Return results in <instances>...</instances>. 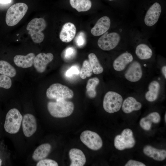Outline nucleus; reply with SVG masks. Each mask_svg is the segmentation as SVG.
<instances>
[{"label": "nucleus", "instance_id": "1", "mask_svg": "<svg viewBox=\"0 0 166 166\" xmlns=\"http://www.w3.org/2000/svg\"><path fill=\"white\" fill-rule=\"evenodd\" d=\"M47 107L50 114L56 118L69 116L72 113L74 109L73 103L64 99L57 100L55 102H49Z\"/></svg>", "mask_w": 166, "mask_h": 166}, {"label": "nucleus", "instance_id": "2", "mask_svg": "<svg viewBox=\"0 0 166 166\" xmlns=\"http://www.w3.org/2000/svg\"><path fill=\"white\" fill-rule=\"evenodd\" d=\"M28 9L27 5L24 3H17L11 6L6 14L7 25L11 26L17 24L25 15Z\"/></svg>", "mask_w": 166, "mask_h": 166}, {"label": "nucleus", "instance_id": "3", "mask_svg": "<svg viewBox=\"0 0 166 166\" xmlns=\"http://www.w3.org/2000/svg\"><path fill=\"white\" fill-rule=\"evenodd\" d=\"M46 26V22L42 18H35L30 21L27 25L26 30L33 41L39 43L42 42L44 38V35L42 32Z\"/></svg>", "mask_w": 166, "mask_h": 166}, {"label": "nucleus", "instance_id": "4", "mask_svg": "<svg viewBox=\"0 0 166 166\" xmlns=\"http://www.w3.org/2000/svg\"><path fill=\"white\" fill-rule=\"evenodd\" d=\"M23 117L19 111L13 108L9 111L5 118L4 128L10 134H15L20 128Z\"/></svg>", "mask_w": 166, "mask_h": 166}, {"label": "nucleus", "instance_id": "5", "mask_svg": "<svg viewBox=\"0 0 166 166\" xmlns=\"http://www.w3.org/2000/svg\"><path fill=\"white\" fill-rule=\"evenodd\" d=\"M123 98L119 93L109 91L105 95L103 102L104 109L107 113H113L119 111L123 102Z\"/></svg>", "mask_w": 166, "mask_h": 166}, {"label": "nucleus", "instance_id": "6", "mask_svg": "<svg viewBox=\"0 0 166 166\" xmlns=\"http://www.w3.org/2000/svg\"><path fill=\"white\" fill-rule=\"evenodd\" d=\"M46 95L48 98L56 100L72 98L74 93L67 86L58 83L51 85L47 89Z\"/></svg>", "mask_w": 166, "mask_h": 166}, {"label": "nucleus", "instance_id": "7", "mask_svg": "<svg viewBox=\"0 0 166 166\" xmlns=\"http://www.w3.org/2000/svg\"><path fill=\"white\" fill-rule=\"evenodd\" d=\"M136 141L133 136L132 130L126 128L123 130L121 134L116 136L114 140V145L119 150L133 148Z\"/></svg>", "mask_w": 166, "mask_h": 166}, {"label": "nucleus", "instance_id": "8", "mask_svg": "<svg viewBox=\"0 0 166 166\" xmlns=\"http://www.w3.org/2000/svg\"><path fill=\"white\" fill-rule=\"evenodd\" d=\"M81 142L87 147L93 150H97L102 146L103 142L100 136L97 133L90 131L85 130L80 135Z\"/></svg>", "mask_w": 166, "mask_h": 166}, {"label": "nucleus", "instance_id": "9", "mask_svg": "<svg viewBox=\"0 0 166 166\" xmlns=\"http://www.w3.org/2000/svg\"><path fill=\"white\" fill-rule=\"evenodd\" d=\"M121 39L120 34L116 32L105 33L98 39L97 45L101 49L108 51L116 47Z\"/></svg>", "mask_w": 166, "mask_h": 166}, {"label": "nucleus", "instance_id": "10", "mask_svg": "<svg viewBox=\"0 0 166 166\" xmlns=\"http://www.w3.org/2000/svg\"><path fill=\"white\" fill-rule=\"evenodd\" d=\"M143 76V70L140 63L137 61H133L125 71L124 76L128 81L135 82L139 81Z\"/></svg>", "mask_w": 166, "mask_h": 166}, {"label": "nucleus", "instance_id": "11", "mask_svg": "<svg viewBox=\"0 0 166 166\" xmlns=\"http://www.w3.org/2000/svg\"><path fill=\"white\" fill-rule=\"evenodd\" d=\"M161 7L157 2L154 3L146 12L144 22L148 26H154L157 22L161 12Z\"/></svg>", "mask_w": 166, "mask_h": 166}, {"label": "nucleus", "instance_id": "12", "mask_svg": "<svg viewBox=\"0 0 166 166\" xmlns=\"http://www.w3.org/2000/svg\"><path fill=\"white\" fill-rule=\"evenodd\" d=\"M22 126L24 134L27 137H30L36 132L37 124L35 117L32 114L27 113L23 116Z\"/></svg>", "mask_w": 166, "mask_h": 166}, {"label": "nucleus", "instance_id": "13", "mask_svg": "<svg viewBox=\"0 0 166 166\" xmlns=\"http://www.w3.org/2000/svg\"><path fill=\"white\" fill-rule=\"evenodd\" d=\"M53 58V56L51 53H39L34 59V66L38 72L43 73L45 70L47 64L52 61Z\"/></svg>", "mask_w": 166, "mask_h": 166}, {"label": "nucleus", "instance_id": "14", "mask_svg": "<svg viewBox=\"0 0 166 166\" xmlns=\"http://www.w3.org/2000/svg\"><path fill=\"white\" fill-rule=\"evenodd\" d=\"M111 25L110 18L104 16L99 18L91 30L92 34L97 36L102 35L109 30Z\"/></svg>", "mask_w": 166, "mask_h": 166}, {"label": "nucleus", "instance_id": "15", "mask_svg": "<svg viewBox=\"0 0 166 166\" xmlns=\"http://www.w3.org/2000/svg\"><path fill=\"white\" fill-rule=\"evenodd\" d=\"M133 60V57L130 53L125 52L117 57L113 63V67L117 71L124 70L127 65Z\"/></svg>", "mask_w": 166, "mask_h": 166}, {"label": "nucleus", "instance_id": "16", "mask_svg": "<svg viewBox=\"0 0 166 166\" xmlns=\"http://www.w3.org/2000/svg\"><path fill=\"white\" fill-rule=\"evenodd\" d=\"M76 32V28L73 24L70 22L66 23L63 26L60 31V38L63 42H69L75 37Z\"/></svg>", "mask_w": 166, "mask_h": 166}, {"label": "nucleus", "instance_id": "17", "mask_svg": "<svg viewBox=\"0 0 166 166\" xmlns=\"http://www.w3.org/2000/svg\"><path fill=\"white\" fill-rule=\"evenodd\" d=\"M69 156L71 162L70 166H83L86 162L85 155L79 149H71L69 152Z\"/></svg>", "mask_w": 166, "mask_h": 166}, {"label": "nucleus", "instance_id": "18", "mask_svg": "<svg viewBox=\"0 0 166 166\" xmlns=\"http://www.w3.org/2000/svg\"><path fill=\"white\" fill-rule=\"evenodd\" d=\"M35 56V54L33 53H29L25 56L18 55L14 57V61L17 66L26 68L32 66Z\"/></svg>", "mask_w": 166, "mask_h": 166}, {"label": "nucleus", "instance_id": "19", "mask_svg": "<svg viewBox=\"0 0 166 166\" xmlns=\"http://www.w3.org/2000/svg\"><path fill=\"white\" fill-rule=\"evenodd\" d=\"M144 153L147 156L157 161H162L166 157V151L156 148L151 146L147 145L144 148Z\"/></svg>", "mask_w": 166, "mask_h": 166}, {"label": "nucleus", "instance_id": "20", "mask_svg": "<svg viewBox=\"0 0 166 166\" xmlns=\"http://www.w3.org/2000/svg\"><path fill=\"white\" fill-rule=\"evenodd\" d=\"M121 107L124 113H128L133 111L140 109L142 107V105L134 97H129L124 100Z\"/></svg>", "mask_w": 166, "mask_h": 166}, {"label": "nucleus", "instance_id": "21", "mask_svg": "<svg viewBox=\"0 0 166 166\" xmlns=\"http://www.w3.org/2000/svg\"><path fill=\"white\" fill-rule=\"evenodd\" d=\"M160 88L159 83L156 81H151L148 86V91L145 94V97L147 101L153 102L158 97Z\"/></svg>", "mask_w": 166, "mask_h": 166}, {"label": "nucleus", "instance_id": "22", "mask_svg": "<svg viewBox=\"0 0 166 166\" xmlns=\"http://www.w3.org/2000/svg\"><path fill=\"white\" fill-rule=\"evenodd\" d=\"M51 149V145L45 143L38 146L35 150L32 155V158L36 161L44 159L50 153Z\"/></svg>", "mask_w": 166, "mask_h": 166}, {"label": "nucleus", "instance_id": "23", "mask_svg": "<svg viewBox=\"0 0 166 166\" xmlns=\"http://www.w3.org/2000/svg\"><path fill=\"white\" fill-rule=\"evenodd\" d=\"M135 53L137 57L141 60L150 59L152 55L151 49L147 44L141 43L136 47Z\"/></svg>", "mask_w": 166, "mask_h": 166}, {"label": "nucleus", "instance_id": "24", "mask_svg": "<svg viewBox=\"0 0 166 166\" xmlns=\"http://www.w3.org/2000/svg\"><path fill=\"white\" fill-rule=\"evenodd\" d=\"M71 6L78 12L89 10L92 6L90 0H69Z\"/></svg>", "mask_w": 166, "mask_h": 166}, {"label": "nucleus", "instance_id": "25", "mask_svg": "<svg viewBox=\"0 0 166 166\" xmlns=\"http://www.w3.org/2000/svg\"><path fill=\"white\" fill-rule=\"evenodd\" d=\"M0 74L13 77L16 74V71L14 67L9 63L4 60L0 61Z\"/></svg>", "mask_w": 166, "mask_h": 166}, {"label": "nucleus", "instance_id": "26", "mask_svg": "<svg viewBox=\"0 0 166 166\" xmlns=\"http://www.w3.org/2000/svg\"><path fill=\"white\" fill-rule=\"evenodd\" d=\"M89 61L93 72L95 74H99L103 71V68L99 62L96 55L91 53L88 55Z\"/></svg>", "mask_w": 166, "mask_h": 166}, {"label": "nucleus", "instance_id": "27", "mask_svg": "<svg viewBox=\"0 0 166 166\" xmlns=\"http://www.w3.org/2000/svg\"><path fill=\"white\" fill-rule=\"evenodd\" d=\"M99 82V79L97 77L89 79L88 80L86 88L87 94L90 98H93L96 96V88Z\"/></svg>", "mask_w": 166, "mask_h": 166}, {"label": "nucleus", "instance_id": "28", "mask_svg": "<svg viewBox=\"0 0 166 166\" xmlns=\"http://www.w3.org/2000/svg\"><path fill=\"white\" fill-rule=\"evenodd\" d=\"M93 73V70L89 61L85 60L80 71V76L82 79H85L87 77H90Z\"/></svg>", "mask_w": 166, "mask_h": 166}, {"label": "nucleus", "instance_id": "29", "mask_svg": "<svg viewBox=\"0 0 166 166\" xmlns=\"http://www.w3.org/2000/svg\"><path fill=\"white\" fill-rule=\"evenodd\" d=\"M76 53V50L74 47L69 46L64 50L62 53V56L65 61H68L75 57Z\"/></svg>", "mask_w": 166, "mask_h": 166}, {"label": "nucleus", "instance_id": "30", "mask_svg": "<svg viewBox=\"0 0 166 166\" xmlns=\"http://www.w3.org/2000/svg\"><path fill=\"white\" fill-rule=\"evenodd\" d=\"M11 85V80L9 77L4 75H0V88L7 89H10Z\"/></svg>", "mask_w": 166, "mask_h": 166}, {"label": "nucleus", "instance_id": "31", "mask_svg": "<svg viewBox=\"0 0 166 166\" xmlns=\"http://www.w3.org/2000/svg\"><path fill=\"white\" fill-rule=\"evenodd\" d=\"M75 42L77 45L81 47H83L85 44V36L82 32H80L77 34L75 39Z\"/></svg>", "mask_w": 166, "mask_h": 166}, {"label": "nucleus", "instance_id": "32", "mask_svg": "<svg viewBox=\"0 0 166 166\" xmlns=\"http://www.w3.org/2000/svg\"><path fill=\"white\" fill-rule=\"evenodd\" d=\"M58 163L55 161L49 159H42L39 160L37 166H58Z\"/></svg>", "mask_w": 166, "mask_h": 166}, {"label": "nucleus", "instance_id": "33", "mask_svg": "<svg viewBox=\"0 0 166 166\" xmlns=\"http://www.w3.org/2000/svg\"><path fill=\"white\" fill-rule=\"evenodd\" d=\"M145 117L152 122L155 123H159L160 120V115L156 112L151 113Z\"/></svg>", "mask_w": 166, "mask_h": 166}, {"label": "nucleus", "instance_id": "34", "mask_svg": "<svg viewBox=\"0 0 166 166\" xmlns=\"http://www.w3.org/2000/svg\"><path fill=\"white\" fill-rule=\"evenodd\" d=\"M140 127L143 129L145 130L148 131L151 129L152 123L145 117H144L140 120Z\"/></svg>", "mask_w": 166, "mask_h": 166}, {"label": "nucleus", "instance_id": "35", "mask_svg": "<svg viewBox=\"0 0 166 166\" xmlns=\"http://www.w3.org/2000/svg\"><path fill=\"white\" fill-rule=\"evenodd\" d=\"M80 71L78 67L76 65H73L68 69L65 73V76L70 77L74 75L79 74Z\"/></svg>", "mask_w": 166, "mask_h": 166}, {"label": "nucleus", "instance_id": "36", "mask_svg": "<svg viewBox=\"0 0 166 166\" xmlns=\"http://www.w3.org/2000/svg\"><path fill=\"white\" fill-rule=\"evenodd\" d=\"M125 166H145L146 165L143 163L132 160H129L125 165Z\"/></svg>", "mask_w": 166, "mask_h": 166}, {"label": "nucleus", "instance_id": "37", "mask_svg": "<svg viewBox=\"0 0 166 166\" xmlns=\"http://www.w3.org/2000/svg\"><path fill=\"white\" fill-rule=\"evenodd\" d=\"M161 72L165 79L166 78V66H163L161 68Z\"/></svg>", "mask_w": 166, "mask_h": 166}, {"label": "nucleus", "instance_id": "38", "mask_svg": "<svg viewBox=\"0 0 166 166\" xmlns=\"http://www.w3.org/2000/svg\"><path fill=\"white\" fill-rule=\"evenodd\" d=\"M11 0H0V3L8 4L11 2Z\"/></svg>", "mask_w": 166, "mask_h": 166}, {"label": "nucleus", "instance_id": "39", "mask_svg": "<svg viewBox=\"0 0 166 166\" xmlns=\"http://www.w3.org/2000/svg\"><path fill=\"white\" fill-rule=\"evenodd\" d=\"M164 120H165V122H166V113H165V115H164Z\"/></svg>", "mask_w": 166, "mask_h": 166}, {"label": "nucleus", "instance_id": "40", "mask_svg": "<svg viewBox=\"0 0 166 166\" xmlns=\"http://www.w3.org/2000/svg\"><path fill=\"white\" fill-rule=\"evenodd\" d=\"M2 160L1 159H0V166L1 165V164H2Z\"/></svg>", "mask_w": 166, "mask_h": 166}, {"label": "nucleus", "instance_id": "41", "mask_svg": "<svg viewBox=\"0 0 166 166\" xmlns=\"http://www.w3.org/2000/svg\"><path fill=\"white\" fill-rule=\"evenodd\" d=\"M109 0V1H113V0Z\"/></svg>", "mask_w": 166, "mask_h": 166}]
</instances>
